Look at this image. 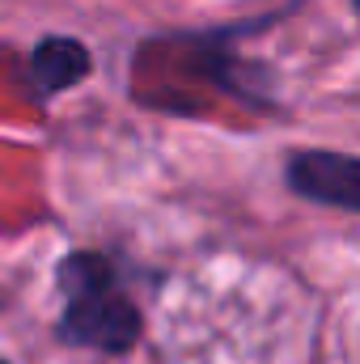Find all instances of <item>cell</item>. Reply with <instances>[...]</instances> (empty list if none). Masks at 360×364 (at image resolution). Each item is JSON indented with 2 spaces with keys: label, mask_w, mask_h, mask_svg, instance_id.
<instances>
[{
  "label": "cell",
  "mask_w": 360,
  "mask_h": 364,
  "mask_svg": "<svg viewBox=\"0 0 360 364\" xmlns=\"http://www.w3.org/2000/svg\"><path fill=\"white\" fill-rule=\"evenodd\" d=\"M352 4H356V13H360V0H352Z\"/></svg>",
  "instance_id": "4"
},
{
  "label": "cell",
  "mask_w": 360,
  "mask_h": 364,
  "mask_svg": "<svg viewBox=\"0 0 360 364\" xmlns=\"http://www.w3.org/2000/svg\"><path fill=\"white\" fill-rule=\"evenodd\" d=\"M288 186L301 199L360 212V157L331 153V149H305L288 161Z\"/></svg>",
  "instance_id": "2"
},
{
  "label": "cell",
  "mask_w": 360,
  "mask_h": 364,
  "mask_svg": "<svg viewBox=\"0 0 360 364\" xmlns=\"http://www.w3.org/2000/svg\"><path fill=\"white\" fill-rule=\"evenodd\" d=\"M55 275H60V292H64L60 335L68 343L119 356L140 339V309L123 292L110 259L68 255Z\"/></svg>",
  "instance_id": "1"
},
{
  "label": "cell",
  "mask_w": 360,
  "mask_h": 364,
  "mask_svg": "<svg viewBox=\"0 0 360 364\" xmlns=\"http://www.w3.org/2000/svg\"><path fill=\"white\" fill-rule=\"evenodd\" d=\"M26 68H30L34 93H38V97H51V93L77 85V81L90 73V51H85V43H77V38H43V43L30 51Z\"/></svg>",
  "instance_id": "3"
}]
</instances>
